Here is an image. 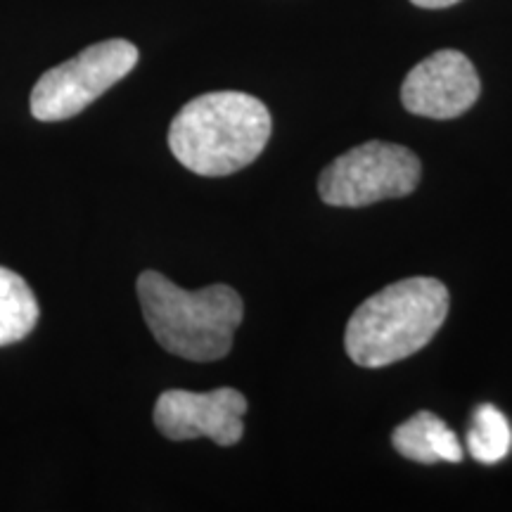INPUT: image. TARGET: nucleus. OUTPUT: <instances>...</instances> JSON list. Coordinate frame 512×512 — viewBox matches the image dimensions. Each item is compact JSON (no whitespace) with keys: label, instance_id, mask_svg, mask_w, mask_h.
Instances as JSON below:
<instances>
[{"label":"nucleus","instance_id":"nucleus-1","mask_svg":"<svg viewBox=\"0 0 512 512\" xmlns=\"http://www.w3.org/2000/svg\"><path fill=\"white\" fill-rule=\"evenodd\" d=\"M271 126V112L254 95L204 93L183 105L171 121L169 147L192 174L230 176L264 152Z\"/></svg>","mask_w":512,"mask_h":512},{"label":"nucleus","instance_id":"nucleus-2","mask_svg":"<svg viewBox=\"0 0 512 512\" xmlns=\"http://www.w3.org/2000/svg\"><path fill=\"white\" fill-rule=\"evenodd\" d=\"M448 290L437 278L399 280L351 313L344 349L361 368H384L425 349L444 325Z\"/></svg>","mask_w":512,"mask_h":512},{"label":"nucleus","instance_id":"nucleus-3","mask_svg":"<svg viewBox=\"0 0 512 512\" xmlns=\"http://www.w3.org/2000/svg\"><path fill=\"white\" fill-rule=\"evenodd\" d=\"M138 299L147 328L169 354L195 363L228 356L245 316L242 297L228 285L188 292L157 271L140 273Z\"/></svg>","mask_w":512,"mask_h":512},{"label":"nucleus","instance_id":"nucleus-4","mask_svg":"<svg viewBox=\"0 0 512 512\" xmlns=\"http://www.w3.org/2000/svg\"><path fill=\"white\" fill-rule=\"evenodd\" d=\"M136 64L138 48L124 38L88 46L36 81L31 91V114L38 121L72 119L131 74Z\"/></svg>","mask_w":512,"mask_h":512},{"label":"nucleus","instance_id":"nucleus-5","mask_svg":"<svg viewBox=\"0 0 512 512\" xmlns=\"http://www.w3.org/2000/svg\"><path fill=\"white\" fill-rule=\"evenodd\" d=\"M418 183L420 159L408 147L370 140L337 157L320 174L318 192L330 207H368L411 195Z\"/></svg>","mask_w":512,"mask_h":512},{"label":"nucleus","instance_id":"nucleus-6","mask_svg":"<svg viewBox=\"0 0 512 512\" xmlns=\"http://www.w3.org/2000/svg\"><path fill=\"white\" fill-rule=\"evenodd\" d=\"M247 399L238 389L221 387L197 394L169 389L155 403L157 430L171 441H192L209 437L219 446H235L245 434Z\"/></svg>","mask_w":512,"mask_h":512},{"label":"nucleus","instance_id":"nucleus-7","mask_svg":"<svg viewBox=\"0 0 512 512\" xmlns=\"http://www.w3.org/2000/svg\"><path fill=\"white\" fill-rule=\"evenodd\" d=\"M475 64L460 50H439L415 64L401 88V100L411 114L427 119H456L479 98Z\"/></svg>","mask_w":512,"mask_h":512},{"label":"nucleus","instance_id":"nucleus-8","mask_svg":"<svg viewBox=\"0 0 512 512\" xmlns=\"http://www.w3.org/2000/svg\"><path fill=\"white\" fill-rule=\"evenodd\" d=\"M392 444L396 453L420 465L460 463L463 460V446H460L456 432L430 411L415 413L413 418L401 422L392 434Z\"/></svg>","mask_w":512,"mask_h":512},{"label":"nucleus","instance_id":"nucleus-9","mask_svg":"<svg viewBox=\"0 0 512 512\" xmlns=\"http://www.w3.org/2000/svg\"><path fill=\"white\" fill-rule=\"evenodd\" d=\"M38 323V302L22 275L0 266V347L22 342Z\"/></svg>","mask_w":512,"mask_h":512},{"label":"nucleus","instance_id":"nucleus-10","mask_svg":"<svg viewBox=\"0 0 512 512\" xmlns=\"http://www.w3.org/2000/svg\"><path fill=\"white\" fill-rule=\"evenodd\" d=\"M467 448H470V456L482 465H496L510 456L512 427L496 406L482 403L472 415Z\"/></svg>","mask_w":512,"mask_h":512},{"label":"nucleus","instance_id":"nucleus-11","mask_svg":"<svg viewBox=\"0 0 512 512\" xmlns=\"http://www.w3.org/2000/svg\"><path fill=\"white\" fill-rule=\"evenodd\" d=\"M413 5H418V8H425V10H444V8H451V5L460 3V0H411Z\"/></svg>","mask_w":512,"mask_h":512}]
</instances>
